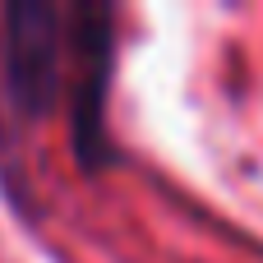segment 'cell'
Listing matches in <instances>:
<instances>
[{"instance_id":"1","label":"cell","mask_w":263,"mask_h":263,"mask_svg":"<svg viewBox=\"0 0 263 263\" xmlns=\"http://www.w3.org/2000/svg\"><path fill=\"white\" fill-rule=\"evenodd\" d=\"M69 9L42 0H14L0 9V88L18 116L37 120L69 92Z\"/></svg>"},{"instance_id":"2","label":"cell","mask_w":263,"mask_h":263,"mask_svg":"<svg viewBox=\"0 0 263 263\" xmlns=\"http://www.w3.org/2000/svg\"><path fill=\"white\" fill-rule=\"evenodd\" d=\"M74 55H69V120L74 153L83 166L106 162V88H111V51H116V14L102 5H74Z\"/></svg>"}]
</instances>
